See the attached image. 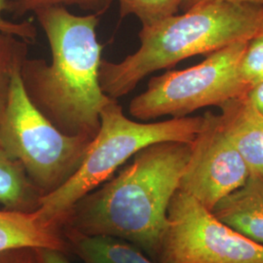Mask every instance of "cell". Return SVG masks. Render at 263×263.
<instances>
[{
	"label": "cell",
	"mask_w": 263,
	"mask_h": 263,
	"mask_svg": "<svg viewBox=\"0 0 263 263\" xmlns=\"http://www.w3.org/2000/svg\"><path fill=\"white\" fill-rule=\"evenodd\" d=\"M112 1V0H109ZM119 4L120 17L134 15L141 21L142 27L151 26L161 20L178 14L180 0H116Z\"/></svg>",
	"instance_id": "15"
},
{
	"label": "cell",
	"mask_w": 263,
	"mask_h": 263,
	"mask_svg": "<svg viewBox=\"0 0 263 263\" xmlns=\"http://www.w3.org/2000/svg\"><path fill=\"white\" fill-rule=\"evenodd\" d=\"M0 263H37L35 249L22 248L0 253Z\"/></svg>",
	"instance_id": "19"
},
{
	"label": "cell",
	"mask_w": 263,
	"mask_h": 263,
	"mask_svg": "<svg viewBox=\"0 0 263 263\" xmlns=\"http://www.w3.org/2000/svg\"><path fill=\"white\" fill-rule=\"evenodd\" d=\"M42 197L18 161L0 148V204L5 209L34 212Z\"/></svg>",
	"instance_id": "13"
},
{
	"label": "cell",
	"mask_w": 263,
	"mask_h": 263,
	"mask_svg": "<svg viewBox=\"0 0 263 263\" xmlns=\"http://www.w3.org/2000/svg\"><path fill=\"white\" fill-rule=\"evenodd\" d=\"M250 177L244 160L226 136L219 114L206 113L203 127L191 143L179 190L211 211Z\"/></svg>",
	"instance_id": "8"
},
{
	"label": "cell",
	"mask_w": 263,
	"mask_h": 263,
	"mask_svg": "<svg viewBox=\"0 0 263 263\" xmlns=\"http://www.w3.org/2000/svg\"><path fill=\"white\" fill-rule=\"evenodd\" d=\"M37 263H70L65 252L55 249H35Z\"/></svg>",
	"instance_id": "20"
},
{
	"label": "cell",
	"mask_w": 263,
	"mask_h": 263,
	"mask_svg": "<svg viewBox=\"0 0 263 263\" xmlns=\"http://www.w3.org/2000/svg\"><path fill=\"white\" fill-rule=\"evenodd\" d=\"M51 51V63L27 58L21 78L29 101L57 129L94 139L101 111L112 98L100 84L104 45L97 37L101 13L77 16L64 6L34 12Z\"/></svg>",
	"instance_id": "1"
},
{
	"label": "cell",
	"mask_w": 263,
	"mask_h": 263,
	"mask_svg": "<svg viewBox=\"0 0 263 263\" xmlns=\"http://www.w3.org/2000/svg\"><path fill=\"white\" fill-rule=\"evenodd\" d=\"M28 44L13 34L0 32V119L8 104L14 73L28 58Z\"/></svg>",
	"instance_id": "14"
},
{
	"label": "cell",
	"mask_w": 263,
	"mask_h": 263,
	"mask_svg": "<svg viewBox=\"0 0 263 263\" xmlns=\"http://www.w3.org/2000/svg\"><path fill=\"white\" fill-rule=\"evenodd\" d=\"M247 97L257 108V110L263 114V81L251 88L247 94Z\"/></svg>",
	"instance_id": "22"
},
{
	"label": "cell",
	"mask_w": 263,
	"mask_h": 263,
	"mask_svg": "<svg viewBox=\"0 0 263 263\" xmlns=\"http://www.w3.org/2000/svg\"><path fill=\"white\" fill-rule=\"evenodd\" d=\"M211 212L241 235L263 246V179L250 177L243 186L219 200Z\"/></svg>",
	"instance_id": "10"
},
{
	"label": "cell",
	"mask_w": 263,
	"mask_h": 263,
	"mask_svg": "<svg viewBox=\"0 0 263 263\" xmlns=\"http://www.w3.org/2000/svg\"><path fill=\"white\" fill-rule=\"evenodd\" d=\"M111 1L109 0H6V12L16 17H22L29 12H35L46 7L71 6L92 10L103 14Z\"/></svg>",
	"instance_id": "16"
},
{
	"label": "cell",
	"mask_w": 263,
	"mask_h": 263,
	"mask_svg": "<svg viewBox=\"0 0 263 263\" xmlns=\"http://www.w3.org/2000/svg\"><path fill=\"white\" fill-rule=\"evenodd\" d=\"M203 124L204 116L136 122L124 114L117 100L111 99L101 111L100 130L80 168L64 185L40 198L34 216L42 224L57 228L81 198L110 179L139 151L164 141L192 143Z\"/></svg>",
	"instance_id": "4"
},
{
	"label": "cell",
	"mask_w": 263,
	"mask_h": 263,
	"mask_svg": "<svg viewBox=\"0 0 263 263\" xmlns=\"http://www.w3.org/2000/svg\"><path fill=\"white\" fill-rule=\"evenodd\" d=\"M263 6L228 1L196 5L142 27L141 46L119 63L102 60L100 84L104 94L119 99L131 93L145 76L196 55L212 54L260 31Z\"/></svg>",
	"instance_id": "3"
},
{
	"label": "cell",
	"mask_w": 263,
	"mask_h": 263,
	"mask_svg": "<svg viewBox=\"0 0 263 263\" xmlns=\"http://www.w3.org/2000/svg\"><path fill=\"white\" fill-rule=\"evenodd\" d=\"M211 1H228V2H236V3H249V4H254L263 6V0H180L179 5V11L185 12L187 10L199 5L201 3L205 2H211Z\"/></svg>",
	"instance_id": "21"
},
{
	"label": "cell",
	"mask_w": 263,
	"mask_h": 263,
	"mask_svg": "<svg viewBox=\"0 0 263 263\" xmlns=\"http://www.w3.org/2000/svg\"><path fill=\"white\" fill-rule=\"evenodd\" d=\"M22 248L66 252V244L57 228L42 224L33 212L0 210V253Z\"/></svg>",
	"instance_id": "11"
},
{
	"label": "cell",
	"mask_w": 263,
	"mask_h": 263,
	"mask_svg": "<svg viewBox=\"0 0 263 263\" xmlns=\"http://www.w3.org/2000/svg\"><path fill=\"white\" fill-rule=\"evenodd\" d=\"M158 263H263V246L218 220L178 189L168 208Z\"/></svg>",
	"instance_id": "7"
},
{
	"label": "cell",
	"mask_w": 263,
	"mask_h": 263,
	"mask_svg": "<svg viewBox=\"0 0 263 263\" xmlns=\"http://www.w3.org/2000/svg\"><path fill=\"white\" fill-rule=\"evenodd\" d=\"M68 242L84 263H158L138 247L110 236L86 235L67 227Z\"/></svg>",
	"instance_id": "12"
},
{
	"label": "cell",
	"mask_w": 263,
	"mask_h": 263,
	"mask_svg": "<svg viewBox=\"0 0 263 263\" xmlns=\"http://www.w3.org/2000/svg\"><path fill=\"white\" fill-rule=\"evenodd\" d=\"M222 128L244 160L250 176L263 179V114L247 95L220 105Z\"/></svg>",
	"instance_id": "9"
},
{
	"label": "cell",
	"mask_w": 263,
	"mask_h": 263,
	"mask_svg": "<svg viewBox=\"0 0 263 263\" xmlns=\"http://www.w3.org/2000/svg\"><path fill=\"white\" fill-rule=\"evenodd\" d=\"M190 153L191 143L178 141L141 149L117 176L81 198L63 222L86 235L122 239L157 257Z\"/></svg>",
	"instance_id": "2"
},
{
	"label": "cell",
	"mask_w": 263,
	"mask_h": 263,
	"mask_svg": "<svg viewBox=\"0 0 263 263\" xmlns=\"http://www.w3.org/2000/svg\"><path fill=\"white\" fill-rule=\"evenodd\" d=\"M6 11V0H0V32L13 34L28 43L32 42L37 36L36 27L31 21L11 22L3 18V12Z\"/></svg>",
	"instance_id": "18"
},
{
	"label": "cell",
	"mask_w": 263,
	"mask_h": 263,
	"mask_svg": "<svg viewBox=\"0 0 263 263\" xmlns=\"http://www.w3.org/2000/svg\"><path fill=\"white\" fill-rule=\"evenodd\" d=\"M20 71L14 73L8 104L0 119V148L19 162L45 196L80 168L92 139L68 136L57 129L29 101Z\"/></svg>",
	"instance_id": "5"
},
{
	"label": "cell",
	"mask_w": 263,
	"mask_h": 263,
	"mask_svg": "<svg viewBox=\"0 0 263 263\" xmlns=\"http://www.w3.org/2000/svg\"><path fill=\"white\" fill-rule=\"evenodd\" d=\"M248 42L238 41L217 50L196 66L152 77L146 91L132 100L129 112L143 121L164 116L181 118L248 94L250 87L239 73Z\"/></svg>",
	"instance_id": "6"
},
{
	"label": "cell",
	"mask_w": 263,
	"mask_h": 263,
	"mask_svg": "<svg viewBox=\"0 0 263 263\" xmlns=\"http://www.w3.org/2000/svg\"><path fill=\"white\" fill-rule=\"evenodd\" d=\"M239 73L251 88L263 81V34L258 33L249 40L239 64Z\"/></svg>",
	"instance_id": "17"
},
{
	"label": "cell",
	"mask_w": 263,
	"mask_h": 263,
	"mask_svg": "<svg viewBox=\"0 0 263 263\" xmlns=\"http://www.w3.org/2000/svg\"><path fill=\"white\" fill-rule=\"evenodd\" d=\"M259 33H261V34H263V22L262 25H261V28H260V31H259Z\"/></svg>",
	"instance_id": "23"
}]
</instances>
